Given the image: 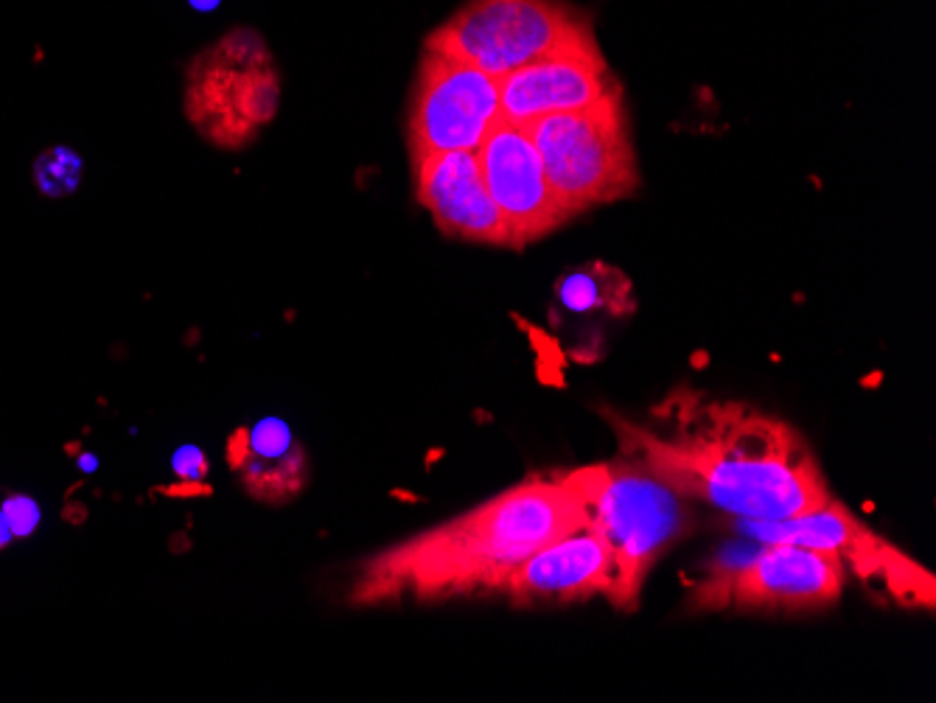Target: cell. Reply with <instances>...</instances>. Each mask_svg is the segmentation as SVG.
<instances>
[{
	"label": "cell",
	"mask_w": 936,
	"mask_h": 703,
	"mask_svg": "<svg viewBox=\"0 0 936 703\" xmlns=\"http://www.w3.org/2000/svg\"><path fill=\"white\" fill-rule=\"evenodd\" d=\"M623 457L648 468L681 499H698L732 519L785 521L833 496L819 460L788 423L760 409L701 395H673L651 423L606 412Z\"/></svg>",
	"instance_id": "obj_1"
},
{
	"label": "cell",
	"mask_w": 936,
	"mask_h": 703,
	"mask_svg": "<svg viewBox=\"0 0 936 703\" xmlns=\"http://www.w3.org/2000/svg\"><path fill=\"white\" fill-rule=\"evenodd\" d=\"M589 524V505L569 474L530 477L457 519L370 558L348 603L440 600L499 591L522 563Z\"/></svg>",
	"instance_id": "obj_2"
},
{
	"label": "cell",
	"mask_w": 936,
	"mask_h": 703,
	"mask_svg": "<svg viewBox=\"0 0 936 703\" xmlns=\"http://www.w3.org/2000/svg\"><path fill=\"white\" fill-rule=\"evenodd\" d=\"M589 505V524L606 541L614 563L609 600L634 611L645 577L687 527L681 496L634 460L569 471Z\"/></svg>",
	"instance_id": "obj_3"
},
{
	"label": "cell",
	"mask_w": 936,
	"mask_h": 703,
	"mask_svg": "<svg viewBox=\"0 0 936 703\" xmlns=\"http://www.w3.org/2000/svg\"><path fill=\"white\" fill-rule=\"evenodd\" d=\"M525 129L539 149L553 194L569 216L637 191L639 171L623 93L575 113L544 115Z\"/></svg>",
	"instance_id": "obj_4"
},
{
	"label": "cell",
	"mask_w": 936,
	"mask_h": 703,
	"mask_svg": "<svg viewBox=\"0 0 936 703\" xmlns=\"http://www.w3.org/2000/svg\"><path fill=\"white\" fill-rule=\"evenodd\" d=\"M586 37L592 26L561 0H468L426 37V51L502 79Z\"/></svg>",
	"instance_id": "obj_5"
},
{
	"label": "cell",
	"mask_w": 936,
	"mask_h": 703,
	"mask_svg": "<svg viewBox=\"0 0 936 703\" xmlns=\"http://www.w3.org/2000/svg\"><path fill=\"white\" fill-rule=\"evenodd\" d=\"M732 527L760 544H799L836 552L844 569H852L866 586L886 591L892 600L911 608H934V575L906 558L889 541H883L878 533H872L864 521L836 499L796 519H732Z\"/></svg>",
	"instance_id": "obj_6"
},
{
	"label": "cell",
	"mask_w": 936,
	"mask_h": 703,
	"mask_svg": "<svg viewBox=\"0 0 936 703\" xmlns=\"http://www.w3.org/2000/svg\"><path fill=\"white\" fill-rule=\"evenodd\" d=\"M185 107L199 132L225 146L247 141L270 121L278 107V76L256 34L233 31L199 54Z\"/></svg>",
	"instance_id": "obj_7"
},
{
	"label": "cell",
	"mask_w": 936,
	"mask_h": 703,
	"mask_svg": "<svg viewBox=\"0 0 936 703\" xmlns=\"http://www.w3.org/2000/svg\"><path fill=\"white\" fill-rule=\"evenodd\" d=\"M497 121H502L499 79L460 59L426 51L407 124L412 160L438 152H477Z\"/></svg>",
	"instance_id": "obj_8"
},
{
	"label": "cell",
	"mask_w": 936,
	"mask_h": 703,
	"mask_svg": "<svg viewBox=\"0 0 936 703\" xmlns=\"http://www.w3.org/2000/svg\"><path fill=\"white\" fill-rule=\"evenodd\" d=\"M847 569L836 552L763 544L752 561L698 591V605H735L740 611H816L841 597Z\"/></svg>",
	"instance_id": "obj_9"
},
{
	"label": "cell",
	"mask_w": 936,
	"mask_h": 703,
	"mask_svg": "<svg viewBox=\"0 0 936 703\" xmlns=\"http://www.w3.org/2000/svg\"><path fill=\"white\" fill-rule=\"evenodd\" d=\"M483 180L505 219L513 250L544 239L572 219L550 188L539 149L525 127L497 121L477 149Z\"/></svg>",
	"instance_id": "obj_10"
},
{
	"label": "cell",
	"mask_w": 936,
	"mask_h": 703,
	"mask_svg": "<svg viewBox=\"0 0 936 703\" xmlns=\"http://www.w3.org/2000/svg\"><path fill=\"white\" fill-rule=\"evenodd\" d=\"M620 93L595 34L499 79L502 121L527 127L544 115L575 113Z\"/></svg>",
	"instance_id": "obj_11"
},
{
	"label": "cell",
	"mask_w": 936,
	"mask_h": 703,
	"mask_svg": "<svg viewBox=\"0 0 936 703\" xmlns=\"http://www.w3.org/2000/svg\"><path fill=\"white\" fill-rule=\"evenodd\" d=\"M415 194L452 239L511 247L508 227L483 180L477 152H438L412 160Z\"/></svg>",
	"instance_id": "obj_12"
},
{
	"label": "cell",
	"mask_w": 936,
	"mask_h": 703,
	"mask_svg": "<svg viewBox=\"0 0 936 703\" xmlns=\"http://www.w3.org/2000/svg\"><path fill=\"white\" fill-rule=\"evenodd\" d=\"M614 563L606 541L592 524L558 538L533 552L505 580V591L513 603H578L589 597H609Z\"/></svg>",
	"instance_id": "obj_13"
},
{
	"label": "cell",
	"mask_w": 936,
	"mask_h": 703,
	"mask_svg": "<svg viewBox=\"0 0 936 703\" xmlns=\"http://www.w3.org/2000/svg\"><path fill=\"white\" fill-rule=\"evenodd\" d=\"M631 286L617 269L586 267L567 275L558 283V300L569 311H595L614 309L611 300H628Z\"/></svg>",
	"instance_id": "obj_14"
},
{
	"label": "cell",
	"mask_w": 936,
	"mask_h": 703,
	"mask_svg": "<svg viewBox=\"0 0 936 703\" xmlns=\"http://www.w3.org/2000/svg\"><path fill=\"white\" fill-rule=\"evenodd\" d=\"M244 457V482L258 499H289L306 482V457L298 446L278 460H258L250 454Z\"/></svg>",
	"instance_id": "obj_15"
},
{
	"label": "cell",
	"mask_w": 936,
	"mask_h": 703,
	"mask_svg": "<svg viewBox=\"0 0 936 703\" xmlns=\"http://www.w3.org/2000/svg\"><path fill=\"white\" fill-rule=\"evenodd\" d=\"M79 171H82V163H79V157L68 152V149H51L48 155H43L37 160V183L43 188L48 197H62V194H68L76 188L79 183Z\"/></svg>",
	"instance_id": "obj_16"
},
{
	"label": "cell",
	"mask_w": 936,
	"mask_h": 703,
	"mask_svg": "<svg viewBox=\"0 0 936 703\" xmlns=\"http://www.w3.org/2000/svg\"><path fill=\"white\" fill-rule=\"evenodd\" d=\"M295 437L289 432V426L278 418H264L253 426V432L247 435V454L258 460H278L295 449Z\"/></svg>",
	"instance_id": "obj_17"
},
{
	"label": "cell",
	"mask_w": 936,
	"mask_h": 703,
	"mask_svg": "<svg viewBox=\"0 0 936 703\" xmlns=\"http://www.w3.org/2000/svg\"><path fill=\"white\" fill-rule=\"evenodd\" d=\"M0 510L6 513V519H9V527H12L15 538H29V535L40 527V507H37V502H34L31 496L12 493V496L3 502Z\"/></svg>",
	"instance_id": "obj_18"
},
{
	"label": "cell",
	"mask_w": 936,
	"mask_h": 703,
	"mask_svg": "<svg viewBox=\"0 0 936 703\" xmlns=\"http://www.w3.org/2000/svg\"><path fill=\"white\" fill-rule=\"evenodd\" d=\"M174 471H177V477L183 479H199L205 477V471H208V463H205V454L194 446H185L174 454Z\"/></svg>",
	"instance_id": "obj_19"
},
{
	"label": "cell",
	"mask_w": 936,
	"mask_h": 703,
	"mask_svg": "<svg viewBox=\"0 0 936 703\" xmlns=\"http://www.w3.org/2000/svg\"><path fill=\"white\" fill-rule=\"evenodd\" d=\"M12 538H15V533H12V527H9V519H6V513L0 510V549L9 547V541H12Z\"/></svg>",
	"instance_id": "obj_20"
},
{
	"label": "cell",
	"mask_w": 936,
	"mask_h": 703,
	"mask_svg": "<svg viewBox=\"0 0 936 703\" xmlns=\"http://www.w3.org/2000/svg\"><path fill=\"white\" fill-rule=\"evenodd\" d=\"M79 468H82L85 474H90V471H96V468H99V460H96L93 454H82V457H79Z\"/></svg>",
	"instance_id": "obj_21"
},
{
	"label": "cell",
	"mask_w": 936,
	"mask_h": 703,
	"mask_svg": "<svg viewBox=\"0 0 936 703\" xmlns=\"http://www.w3.org/2000/svg\"><path fill=\"white\" fill-rule=\"evenodd\" d=\"M65 519H71V521H76V524H79V521L85 519V507L68 505V507H65Z\"/></svg>",
	"instance_id": "obj_22"
}]
</instances>
